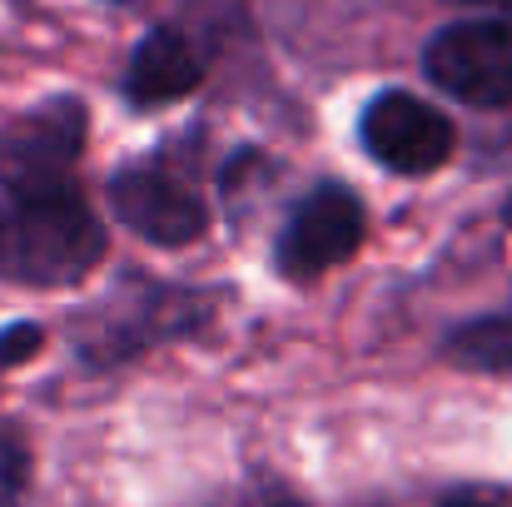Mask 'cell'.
<instances>
[{"mask_svg":"<svg viewBox=\"0 0 512 507\" xmlns=\"http://www.w3.org/2000/svg\"><path fill=\"white\" fill-rule=\"evenodd\" d=\"M105 259V224L70 189L0 199V279L25 289L80 284Z\"/></svg>","mask_w":512,"mask_h":507,"instance_id":"1","label":"cell"},{"mask_svg":"<svg viewBox=\"0 0 512 507\" xmlns=\"http://www.w3.org/2000/svg\"><path fill=\"white\" fill-rule=\"evenodd\" d=\"M209 314H214L209 294L179 289V284H155V279L130 269L95 309L80 314L75 348L90 368H115V363H130L160 343L199 334L209 324Z\"/></svg>","mask_w":512,"mask_h":507,"instance_id":"2","label":"cell"},{"mask_svg":"<svg viewBox=\"0 0 512 507\" xmlns=\"http://www.w3.org/2000/svg\"><path fill=\"white\" fill-rule=\"evenodd\" d=\"M90 115L75 95H55L0 130V194L70 189L85 155Z\"/></svg>","mask_w":512,"mask_h":507,"instance_id":"3","label":"cell"},{"mask_svg":"<svg viewBox=\"0 0 512 507\" xmlns=\"http://www.w3.org/2000/svg\"><path fill=\"white\" fill-rule=\"evenodd\" d=\"M110 209L125 229H135L150 244H194L209 229V204L199 184L174 169L170 160H130L110 174Z\"/></svg>","mask_w":512,"mask_h":507,"instance_id":"4","label":"cell"},{"mask_svg":"<svg viewBox=\"0 0 512 507\" xmlns=\"http://www.w3.org/2000/svg\"><path fill=\"white\" fill-rule=\"evenodd\" d=\"M363 229H368L363 199L339 179H324L289 214V224H284V234L274 244V269L284 279H294V284L319 279L324 269H334V264L358 254Z\"/></svg>","mask_w":512,"mask_h":507,"instance_id":"5","label":"cell"},{"mask_svg":"<svg viewBox=\"0 0 512 507\" xmlns=\"http://www.w3.org/2000/svg\"><path fill=\"white\" fill-rule=\"evenodd\" d=\"M423 70L438 90L473 110L512 105V25L503 20H463L428 40Z\"/></svg>","mask_w":512,"mask_h":507,"instance_id":"6","label":"cell"},{"mask_svg":"<svg viewBox=\"0 0 512 507\" xmlns=\"http://www.w3.org/2000/svg\"><path fill=\"white\" fill-rule=\"evenodd\" d=\"M358 140L393 174H433V169L448 165L458 135H453V120L438 105L418 100L413 90H383L363 105Z\"/></svg>","mask_w":512,"mask_h":507,"instance_id":"7","label":"cell"},{"mask_svg":"<svg viewBox=\"0 0 512 507\" xmlns=\"http://www.w3.org/2000/svg\"><path fill=\"white\" fill-rule=\"evenodd\" d=\"M199 85H204V50L179 25H155L135 45L130 70H125V100L140 105V110L174 105V100H184Z\"/></svg>","mask_w":512,"mask_h":507,"instance_id":"8","label":"cell"},{"mask_svg":"<svg viewBox=\"0 0 512 507\" xmlns=\"http://www.w3.org/2000/svg\"><path fill=\"white\" fill-rule=\"evenodd\" d=\"M448 358L478 373H508L512 368V314H488L473 324H458L448 334Z\"/></svg>","mask_w":512,"mask_h":507,"instance_id":"9","label":"cell"},{"mask_svg":"<svg viewBox=\"0 0 512 507\" xmlns=\"http://www.w3.org/2000/svg\"><path fill=\"white\" fill-rule=\"evenodd\" d=\"M30 498V448L15 428L0 423V507H25Z\"/></svg>","mask_w":512,"mask_h":507,"instance_id":"10","label":"cell"},{"mask_svg":"<svg viewBox=\"0 0 512 507\" xmlns=\"http://www.w3.org/2000/svg\"><path fill=\"white\" fill-rule=\"evenodd\" d=\"M40 343H45V329H40V324H10V329H0V373H10L15 363L35 358Z\"/></svg>","mask_w":512,"mask_h":507,"instance_id":"11","label":"cell"},{"mask_svg":"<svg viewBox=\"0 0 512 507\" xmlns=\"http://www.w3.org/2000/svg\"><path fill=\"white\" fill-rule=\"evenodd\" d=\"M438 507H512V503L493 498V493H478V488H458V493H448Z\"/></svg>","mask_w":512,"mask_h":507,"instance_id":"12","label":"cell"},{"mask_svg":"<svg viewBox=\"0 0 512 507\" xmlns=\"http://www.w3.org/2000/svg\"><path fill=\"white\" fill-rule=\"evenodd\" d=\"M249 507H304L289 488H264V493H254V503Z\"/></svg>","mask_w":512,"mask_h":507,"instance_id":"13","label":"cell"},{"mask_svg":"<svg viewBox=\"0 0 512 507\" xmlns=\"http://www.w3.org/2000/svg\"><path fill=\"white\" fill-rule=\"evenodd\" d=\"M463 5H488V10H503V15H512V0H463Z\"/></svg>","mask_w":512,"mask_h":507,"instance_id":"14","label":"cell"},{"mask_svg":"<svg viewBox=\"0 0 512 507\" xmlns=\"http://www.w3.org/2000/svg\"><path fill=\"white\" fill-rule=\"evenodd\" d=\"M503 219H508V224H512V199H508V209H503Z\"/></svg>","mask_w":512,"mask_h":507,"instance_id":"15","label":"cell"},{"mask_svg":"<svg viewBox=\"0 0 512 507\" xmlns=\"http://www.w3.org/2000/svg\"><path fill=\"white\" fill-rule=\"evenodd\" d=\"M115 5H135V0H115Z\"/></svg>","mask_w":512,"mask_h":507,"instance_id":"16","label":"cell"}]
</instances>
